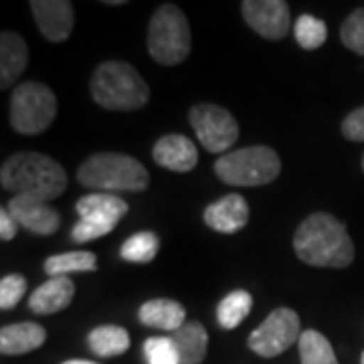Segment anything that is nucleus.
<instances>
[{
  "label": "nucleus",
  "instance_id": "30",
  "mask_svg": "<svg viewBox=\"0 0 364 364\" xmlns=\"http://www.w3.org/2000/svg\"><path fill=\"white\" fill-rule=\"evenodd\" d=\"M114 229L105 227V225H100V223L87 221V219H79V223L73 227L71 231V239L75 243H90V241H95L104 235L112 233Z\"/></svg>",
  "mask_w": 364,
  "mask_h": 364
},
{
  "label": "nucleus",
  "instance_id": "5",
  "mask_svg": "<svg viewBox=\"0 0 364 364\" xmlns=\"http://www.w3.org/2000/svg\"><path fill=\"white\" fill-rule=\"evenodd\" d=\"M191 26L176 4H162L148 25V53L160 65H178L191 55Z\"/></svg>",
  "mask_w": 364,
  "mask_h": 364
},
{
  "label": "nucleus",
  "instance_id": "2",
  "mask_svg": "<svg viewBox=\"0 0 364 364\" xmlns=\"http://www.w3.org/2000/svg\"><path fill=\"white\" fill-rule=\"evenodd\" d=\"M65 168L47 154L16 152L2 162L0 184L14 196H31L43 203L61 196L67 188Z\"/></svg>",
  "mask_w": 364,
  "mask_h": 364
},
{
  "label": "nucleus",
  "instance_id": "3",
  "mask_svg": "<svg viewBox=\"0 0 364 364\" xmlns=\"http://www.w3.org/2000/svg\"><path fill=\"white\" fill-rule=\"evenodd\" d=\"M91 95L104 109L134 112L148 104L150 87L136 67L124 61H105L91 77Z\"/></svg>",
  "mask_w": 364,
  "mask_h": 364
},
{
  "label": "nucleus",
  "instance_id": "7",
  "mask_svg": "<svg viewBox=\"0 0 364 364\" xmlns=\"http://www.w3.org/2000/svg\"><path fill=\"white\" fill-rule=\"evenodd\" d=\"M57 116V97L39 81L21 83L11 95V126L18 134L35 136L45 132Z\"/></svg>",
  "mask_w": 364,
  "mask_h": 364
},
{
  "label": "nucleus",
  "instance_id": "13",
  "mask_svg": "<svg viewBox=\"0 0 364 364\" xmlns=\"http://www.w3.org/2000/svg\"><path fill=\"white\" fill-rule=\"evenodd\" d=\"M203 219L213 231L223 235H231L241 231L249 221L247 200L237 193L223 196L219 200L210 203L205 208Z\"/></svg>",
  "mask_w": 364,
  "mask_h": 364
},
{
  "label": "nucleus",
  "instance_id": "25",
  "mask_svg": "<svg viewBox=\"0 0 364 364\" xmlns=\"http://www.w3.org/2000/svg\"><path fill=\"white\" fill-rule=\"evenodd\" d=\"M158 237L150 231L142 233H134L124 241V245L119 249V257L130 263H150L158 255Z\"/></svg>",
  "mask_w": 364,
  "mask_h": 364
},
{
  "label": "nucleus",
  "instance_id": "31",
  "mask_svg": "<svg viewBox=\"0 0 364 364\" xmlns=\"http://www.w3.org/2000/svg\"><path fill=\"white\" fill-rule=\"evenodd\" d=\"M342 134L346 140L352 142H364V105L350 112L342 122Z\"/></svg>",
  "mask_w": 364,
  "mask_h": 364
},
{
  "label": "nucleus",
  "instance_id": "34",
  "mask_svg": "<svg viewBox=\"0 0 364 364\" xmlns=\"http://www.w3.org/2000/svg\"><path fill=\"white\" fill-rule=\"evenodd\" d=\"M360 364H364V352H363V356H360Z\"/></svg>",
  "mask_w": 364,
  "mask_h": 364
},
{
  "label": "nucleus",
  "instance_id": "17",
  "mask_svg": "<svg viewBox=\"0 0 364 364\" xmlns=\"http://www.w3.org/2000/svg\"><path fill=\"white\" fill-rule=\"evenodd\" d=\"M28 65V47L25 39L14 33L4 31L0 35V87L9 90Z\"/></svg>",
  "mask_w": 364,
  "mask_h": 364
},
{
  "label": "nucleus",
  "instance_id": "19",
  "mask_svg": "<svg viewBox=\"0 0 364 364\" xmlns=\"http://www.w3.org/2000/svg\"><path fill=\"white\" fill-rule=\"evenodd\" d=\"M138 318L144 326H150L156 330H166L172 334L186 324V310L176 299L156 298L148 299L146 304L140 306Z\"/></svg>",
  "mask_w": 364,
  "mask_h": 364
},
{
  "label": "nucleus",
  "instance_id": "33",
  "mask_svg": "<svg viewBox=\"0 0 364 364\" xmlns=\"http://www.w3.org/2000/svg\"><path fill=\"white\" fill-rule=\"evenodd\" d=\"M63 364H97V363H91V360H65Z\"/></svg>",
  "mask_w": 364,
  "mask_h": 364
},
{
  "label": "nucleus",
  "instance_id": "26",
  "mask_svg": "<svg viewBox=\"0 0 364 364\" xmlns=\"http://www.w3.org/2000/svg\"><path fill=\"white\" fill-rule=\"evenodd\" d=\"M294 33L298 45L306 51L320 49L328 39V26L322 18H316L314 14H301L294 25Z\"/></svg>",
  "mask_w": 364,
  "mask_h": 364
},
{
  "label": "nucleus",
  "instance_id": "23",
  "mask_svg": "<svg viewBox=\"0 0 364 364\" xmlns=\"http://www.w3.org/2000/svg\"><path fill=\"white\" fill-rule=\"evenodd\" d=\"M43 267L49 277H61V275L77 272H95L97 257L90 251H69V253L47 257Z\"/></svg>",
  "mask_w": 364,
  "mask_h": 364
},
{
  "label": "nucleus",
  "instance_id": "29",
  "mask_svg": "<svg viewBox=\"0 0 364 364\" xmlns=\"http://www.w3.org/2000/svg\"><path fill=\"white\" fill-rule=\"evenodd\" d=\"M26 291V279L21 273H9L0 282V308L13 310Z\"/></svg>",
  "mask_w": 364,
  "mask_h": 364
},
{
  "label": "nucleus",
  "instance_id": "20",
  "mask_svg": "<svg viewBox=\"0 0 364 364\" xmlns=\"http://www.w3.org/2000/svg\"><path fill=\"white\" fill-rule=\"evenodd\" d=\"M174 342L181 364H200L207 356L208 334L200 322H186L176 332L170 334Z\"/></svg>",
  "mask_w": 364,
  "mask_h": 364
},
{
  "label": "nucleus",
  "instance_id": "16",
  "mask_svg": "<svg viewBox=\"0 0 364 364\" xmlns=\"http://www.w3.org/2000/svg\"><path fill=\"white\" fill-rule=\"evenodd\" d=\"M73 296H75V284L67 275L51 277L33 291V296L28 299V308L31 312L39 314V316H51V314L65 310L73 301Z\"/></svg>",
  "mask_w": 364,
  "mask_h": 364
},
{
  "label": "nucleus",
  "instance_id": "35",
  "mask_svg": "<svg viewBox=\"0 0 364 364\" xmlns=\"http://www.w3.org/2000/svg\"><path fill=\"white\" fill-rule=\"evenodd\" d=\"M363 170H364V156H363Z\"/></svg>",
  "mask_w": 364,
  "mask_h": 364
},
{
  "label": "nucleus",
  "instance_id": "8",
  "mask_svg": "<svg viewBox=\"0 0 364 364\" xmlns=\"http://www.w3.org/2000/svg\"><path fill=\"white\" fill-rule=\"evenodd\" d=\"M198 142L213 154H229L239 140V124L229 109L215 104H196L188 112Z\"/></svg>",
  "mask_w": 364,
  "mask_h": 364
},
{
  "label": "nucleus",
  "instance_id": "21",
  "mask_svg": "<svg viewBox=\"0 0 364 364\" xmlns=\"http://www.w3.org/2000/svg\"><path fill=\"white\" fill-rule=\"evenodd\" d=\"M91 352L102 358H114L122 356L130 348V334L126 328L114 324H105L93 328L87 336Z\"/></svg>",
  "mask_w": 364,
  "mask_h": 364
},
{
  "label": "nucleus",
  "instance_id": "6",
  "mask_svg": "<svg viewBox=\"0 0 364 364\" xmlns=\"http://www.w3.org/2000/svg\"><path fill=\"white\" fill-rule=\"evenodd\" d=\"M282 170V160L269 146H247L233 150L215 162V174L231 186H263Z\"/></svg>",
  "mask_w": 364,
  "mask_h": 364
},
{
  "label": "nucleus",
  "instance_id": "28",
  "mask_svg": "<svg viewBox=\"0 0 364 364\" xmlns=\"http://www.w3.org/2000/svg\"><path fill=\"white\" fill-rule=\"evenodd\" d=\"M340 39L356 55H364V9H356L340 26Z\"/></svg>",
  "mask_w": 364,
  "mask_h": 364
},
{
  "label": "nucleus",
  "instance_id": "24",
  "mask_svg": "<svg viewBox=\"0 0 364 364\" xmlns=\"http://www.w3.org/2000/svg\"><path fill=\"white\" fill-rule=\"evenodd\" d=\"M299 360L301 364H338L336 352L330 340L318 330H306L299 336Z\"/></svg>",
  "mask_w": 364,
  "mask_h": 364
},
{
  "label": "nucleus",
  "instance_id": "32",
  "mask_svg": "<svg viewBox=\"0 0 364 364\" xmlns=\"http://www.w3.org/2000/svg\"><path fill=\"white\" fill-rule=\"evenodd\" d=\"M16 229H18V223L11 217L9 208H0V239L2 241H13L16 237Z\"/></svg>",
  "mask_w": 364,
  "mask_h": 364
},
{
  "label": "nucleus",
  "instance_id": "1",
  "mask_svg": "<svg viewBox=\"0 0 364 364\" xmlns=\"http://www.w3.org/2000/svg\"><path fill=\"white\" fill-rule=\"evenodd\" d=\"M296 255L312 267L342 269L354 261V243L344 223L328 213H314L294 235Z\"/></svg>",
  "mask_w": 364,
  "mask_h": 364
},
{
  "label": "nucleus",
  "instance_id": "27",
  "mask_svg": "<svg viewBox=\"0 0 364 364\" xmlns=\"http://www.w3.org/2000/svg\"><path fill=\"white\" fill-rule=\"evenodd\" d=\"M144 358L148 364H181V356L170 336H150L144 342Z\"/></svg>",
  "mask_w": 364,
  "mask_h": 364
},
{
  "label": "nucleus",
  "instance_id": "11",
  "mask_svg": "<svg viewBox=\"0 0 364 364\" xmlns=\"http://www.w3.org/2000/svg\"><path fill=\"white\" fill-rule=\"evenodd\" d=\"M41 35L51 43H63L75 26V11L69 0H31L28 2Z\"/></svg>",
  "mask_w": 364,
  "mask_h": 364
},
{
  "label": "nucleus",
  "instance_id": "18",
  "mask_svg": "<svg viewBox=\"0 0 364 364\" xmlns=\"http://www.w3.org/2000/svg\"><path fill=\"white\" fill-rule=\"evenodd\" d=\"M47 340V330L35 322H18L0 330V352L4 356H21L37 350Z\"/></svg>",
  "mask_w": 364,
  "mask_h": 364
},
{
  "label": "nucleus",
  "instance_id": "15",
  "mask_svg": "<svg viewBox=\"0 0 364 364\" xmlns=\"http://www.w3.org/2000/svg\"><path fill=\"white\" fill-rule=\"evenodd\" d=\"M79 219L100 223L109 229H116L117 223L128 213V203L112 193H91V195L81 196L77 200Z\"/></svg>",
  "mask_w": 364,
  "mask_h": 364
},
{
  "label": "nucleus",
  "instance_id": "9",
  "mask_svg": "<svg viewBox=\"0 0 364 364\" xmlns=\"http://www.w3.org/2000/svg\"><path fill=\"white\" fill-rule=\"evenodd\" d=\"M301 322L291 308H277L249 336V348L263 358H275L299 342Z\"/></svg>",
  "mask_w": 364,
  "mask_h": 364
},
{
  "label": "nucleus",
  "instance_id": "14",
  "mask_svg": "<svg viewBox=\"0 0 364 364\" xmlns=\"http://www.w3.org/2000/svg\"><path fill=\"white\" fill-rule=\"evenodd\" d=\"M154 162L172 172H191L198 162V150L195 142L181 134L162 136L152 150Z\"/></svg>",
  "mask_w": 364,
  "mask_h": 364
},
{
  "label": "nucleus",
  "instance_id": "10",
  "mask_svg": "<svg viewBox=\"0 0 364 364\" xmlns=\"http://www.w3.org/2000/svg\"><path fill=\"white\" fill-rule=\"evenodd\" d=\"M241 11L245 23L263 39L279 41L289 33L291 16L284 0H245Z\"/></svg>",
  "mask_w": 364,
  "mask_h": 364
},
{
  "label": "nucleus",
  "instance_id": "12",
  "mask_svg": "<svg viewBox=\"0 0 364 364\" xmlns=\"http://www.w3.org/2000/svg\"><path fill=\"white\" fill-rule=\"evenodd\" d=\"M9 213L21 227L31 233L49 237L61 227V215L47 203L31 196H13L9 200Z\"/></svg>",
  "mask_w": 364,
  "mask_h": 364
},
{
  "label": "nucleus",
  "instance_id": "4",
  "mask_svg": "<svg viewBox=\"0 0 364 364\" xmlns=\"http://www.w3.org/2000/svg\"><path fill=\"white\" fill-rule=\"evenodd\" d=\"M81 186L97 188L102 193H142L148 188L150 174L142 162L119 152H97L77 168Z\"/></svg>",
  "mask_w": 364,
  "mask_h": 364
},
{
  "label": "nucleus",
  "instance_id": "22",
  "mask_svg": "<svg viewBox=\"0 0 364 364\" xmlns=\"http://www.w3.org/2000/svg\"><path fill=\"white\" fill-rule=\"evenodd\" d=\"M253 308V298L245 289H235L221 299L217 308V322L223 330H235Z\"/></svg>",
  "mask_w": 364,
  "mask_h": 364
}]
</instances>
